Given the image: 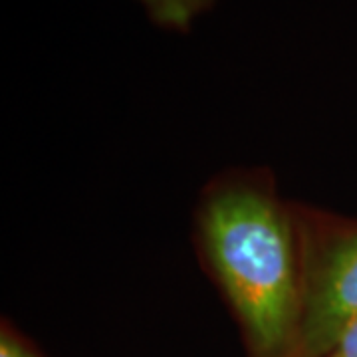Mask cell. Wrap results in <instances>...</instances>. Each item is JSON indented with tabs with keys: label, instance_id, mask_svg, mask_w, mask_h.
<instances>
[{
	"label": "cell",
	"instance_id": "cell-1",
	"mask_svg": "<svg viewBox=\"0 0 357 357\" xmlns=\"http://www.w3.org/2000/svg\"><path fill=\"white\" fill-rule=\"evenodd\" d=\"M197 230L255 357H296L304 316L302 232L272 181L218 178L199 204Z\"/></svg>",
	"mask_w": 357,
	"mask_h": 357
},
{
	"label": "cell",
	"instance_id": "cell-2",
	"mask_svg": "<svg viewBox=\"0 0 357 357\" xmlns=\"http://www.w3.org/2000/svg\"><path fill=\"white\" fill-rule=\"evenodd\" d=\"M300 218L304 316L296 357H328L357 321V222L324 215Z\"/></svg>",
	"mask_w": 357,
	"mask_h": 357
},
{
	"label": "cell",
	"instance_id": "cell-3",
	"mask_svg": "<svg viewBox=\"0 0 357 357\" xmlns=\"http://www.w3.org/2000/svg\"><path fill=\"white\" fill-rule=\"evenodd\" d=\"M149 20L163 30L187 32L217 0H137Z\"/></svg>",
	"mask_w": 357,
	"mask_h": 357
},
{
	"label": "cell",
	"instance_id": "cell-4",
	"mask_svg": "<svg viewBox=\"0 0 357 357\" xmlns=\"http://www.w3.org/2000/svg\"><path fill=\"white\" fill-rule=\"evenodd\" d=\"M0 357H42L26 342L20 333H16L8 326L2 324V332H0Z\"/></svg>",
	"mask_w": 357,
	"mask_h": 357
},
{
	"label": "cell",
	"instance_id": "cell-5",
	"mask_svg": "<svg viewBox=\"0 0 357 357\" xmlns=\"http://www.w3.org/2000/svg\"><path fill=\"white\" fill-rule=\"evenodd\" d=\"M328 357H357V321H354Z\"/></svg>",
	"mask_w": 357,
	"mask_h": 357
}]
</instances>
